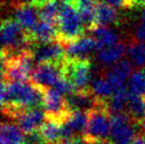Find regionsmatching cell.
<instances>
[{"label":"cell","mask_w":145,"mask_h":144,"mask_svg":"<svg viewBox=\"0 0 145 144\" xmlns=\"http://www.w3.org/2000/svg\"><path fill=\"white\" fill-rule=\"evenodd\" d=\"M119 21V12L116 7L107 2H97V13H95V24L108 27Z\"/></svg>","instance_id":"obj_20"},{"label":"cell","mask_w":145,"mask_h":144,"mask_svg":"<svg viewBox=\"0 0 145 144\" xmlns=\"http://www.w3.org/2000/svg\"><path fill=\"white\" fill-rule=\"evenodd\" d=\"M105 2L111 4L116 8H124L129 9L133 8V1L131 0H104Z\"/></svg>","instance_id":"obj_29"},{"label":"cell","mask_w":145,"mask_h":144,"mask_svg":"<svg viewBox=\"0 0 145 144\" xmlns=\"http://www.w3.org/2000/svg\"><path fill=\"white\" fill-rule=\"evenodd\" d=\"M86 143V142H85ZM86 144H113L111 142V140H97V141H92V142H89V143H86Z\"/></svg>","instance_id":"obj_30"},{"label":"cell","mask_w":145,"mask_h":144,"mask_svg":"<svg viewBox=\"0 0 145 144\" xmlns=\"http://www.w3.org/2000/svg\"><path fill=\"white\" fill-rule=\"evenodd\" d=\"M126 112L133 120L135 123H139L145 115V98L129 92Z\"/></svg>","instance_id":"obj_25"},{"label":"cell","mask_w":145,"mask_h":144,"mask_svg":"<svg viewBox=\"0 0 145 144\" xmlns=\"http://www.w3.org/2000/svg\"><path fill=\"white\" fill-rule=\"evenodd\" d=\"M42 139L46 143L61 144V123L47 119L39 128Z\"/></svg>","instance_id":"obj_23"},{"label":"cell","mask_w":145,"mask_h":144,"mask_svg":"<svg viewBox=\"0 0 145 144\" xmlns=\"http://www.w3.org/2000/svg\"><path fill=\"white\" fill-rule=\"evenodd\" d=\"M88 124L82 137L84 142L89 143L97 140H107L111 129V113L106 107V102L89 109Z\"/></svg>","instance_id":"obj_5"},{"label":"cell","mask_w":145,"mask_h":144,"mask_svg":"<svg viewBox=\"0 0 145 144\" xmlns=\"http://www.w3.org/2000/svg\"><path fill=\"white\" fill-rule=\"evenodd\" d=\"M56 26L58 31L57 40L64 45L69 44L83 36L85 27L74 2L61 3Z\"/></svg>","instance_id":"obj_4"},{"label":"cell","mask_w":145,"mask_h":144,"mask_svg":"<svg viewBox=\"0 0 145 144\" xmlns=\"http://www.w3.org/2000/svg\"><path fill=\"white\" fill-rule=\"evenodd\" d=\"M35 58L31 49L24 50L13 56L1 55V74L2 81L8 83L27 82L31 80L34 70Z\"/></svg>","instance_id":"obj_2"},{"label":"cell","mask_w":145,"mask_h":144,"mask_svg":"<svg viewBox=\"0 0 145 144\" xmlns=\"http://www.w3.org/2000/svg\"><path fill=\"white\" fill-rule=\"evenodd\" d=\"M61 8V3L58 0H46L37 5L39 18L44 21H49V22L57 24Z\"/></svg>","instance_id":"obj_24"},{"label":"cell","mask_w":145,"mask_h":144,"mask_svg":"<svg viewBox=\"0 0 145 144\" xmlns=\"http://www.w3.org/2000/svg\"><path fill=\"white\" fill-rule=\"evenodd\" d=\"M126 51H127V46L123 43H119L114 46L99 50L97 54V60L102 65L111 66L119 60H121Z\"/></svg>","instance_id":"obj_18"},{"label":"cell","mask_w":145,"mask_h":144,"mask_svg":"<svg viewBox=\"0 0 145 144\" xmlns=\"http://www.w3.org/2000/svg\"><path fill=\"white\" fill-rule=\"evenodd\" d=\"M126 54L128 60L137 68H145V41H131L127 46Z\"/></svg>","instance_id":"obj_26"},{"label":"cell","mask_w":145,"mask_h":144,"mask_svg":"<svg viewBox=\"0 0 145 144\" xmlns=\"http://www.w3.org/2000/svg\"><path fill=\"white\" fill-rule=\"evenodd\" d=\"M31 51L37 64L63 63L66 60L65 45L59 40H53L49 43H34V46H31Z\"/></svg>","instance_id":"obj_10"},{"label":"cell","mask_w":145,"mask_h":144,"mask_svg":"<svg viewBox=\"0 0 145 144\" xmlns=\"http://www.w3.org/2000/svg\"><path fill=\"white\" fill-rule=\"evenodd\" d=\"M66 58L70 60H89V55L97 50V41L92 36H82L65 45Z\"/></svg>","instance_id":"obj_11"},{"label":"cell","mask_w":145,"mask_h":144,"mask_svg":"<svg viewBox=\"0 0 145 144\" xmlns=\"http://www.w3.org/2000/svg\"><path fill=\"white\" fill-rule=\"evenodd\" d=\"M1 41L2 52L1 55H16L24 50L31 49L32 40L28 32L24 30L17 20L4 19L1 24Z\"/></svg>","instance_id":"obj_3"},{"label":"cell","mask_w":145,"mask_h":144,"mask_svg":"<svg viewBox=\"0 0 145 144\" xmlns=\"http://www.w3.org/2000/svg\"><path fill=\"white\" fill-rule=\"evenodd\" d=\"M0 144H24V132L19 125L3 122L0 128Z\"/></svg>","instance_id":"obj_22"},{"label":"cell","mask_w":145,"mask_h":144,"mask_svg":"<svg viewBox=\"0 0 145 144\" xmlns=\"http://www.w3.org/2000/svg\"><path fill=\"white\" fill-rule=\"evenodd\" d=\"M54 89L57 92H59L61 94H63L64 96H68L71 93L75 92V88L73 86L72 82L69 79H67L66 76H63L61 80L57 82L55 86H54Z\"/></svg>","instance_id":"obj_28"},{"label":"cell","mask_w":145,"mask_h":144,"mask_svg":"<svg viewBox=\"0 0 145 144\" xmlns=\"http://www.w3.org/2000/svg\"><path fill=\"white\" fill-rule=\"evenodd\" d=\"M64 62L39 63L33 70L30 81L44 90L54 87L57 82L64 76Z\"/></svg>","instance_id":"obj_8"},{"label":"cell","mask_w":145,"mask_h":144,"mask_svg":"<svg viewBox=\"0 0 145 144\" xmlns=\"http://www.w3.org/2000/svg\"><path fill=\"white\" fill-rule=\"evenodd\" d=\"M127 89L130 93L145 98V69L131 73L127 81Z\"/></svg>","instance_id":"obj_27"},{"label":"cell","mask_w":145,"mask_h":144,"mask_svg":"<svg viewBox=\"0 0 145 144\" xmlns=\"http://www.w3.org/2000/svg\"><path fill=\"white\" fill-rule=\"evenodd\" d=\"M14 17H15V20H17L18 24L28 33L40 20L38 9L32 1L20 2L17 4L14 9Z\"/></svg>","instance_id":"obj_13"},{"label":"cell","mask_w":145,"mask_h":144,"mask_svg":"<svg viewBox=\"0 0 145 144\" xmlns=\"http://www.w3.org/2000/svg\"><path fill=\"white\" fill-rule=\"evenodd\" d=\"M15 119L24 134L29 135L33 132L39 130L41 125L47 120V115L41 107L29 108L19 112Z\"/></svg>","instance_id":"obj_12"},{"label":"cell","mask_w":145,"mask_h":144,"mask_svg":"<svg viewBox=\"0 0 145 144\" xmlns=\"http://www.w3.org/2000/svg\"><path fill=\"white\" fill-rule=\"evenodd\" d=\"M44 89L33 84L32 82L1 83V105L2 112L15 119L17 115L29 108L44 106Z\"/></svg>","instance_id":"obj_1"},{"label":"cell","mask_w":145,"mask_h":144,"mask_svg":"<svg viewBox=\"0 0 145 144\" xmlns=\"http://www.w3.org/2000/svg\"><path fill=\"white\" fill-rule=\"evenodd\" d=\"M65 144H86L84 142V140H78V139H74V140H71V141H69V142H67V143H65Z\"/></svg>","instance_id":"obj_32"},{"label":"cell","mask_w":145,"mask_h":144,"mask_svg":"<svg viewBox=\"0 0 145 144\" xmlns=\"http://www.w3.org/2000/svg\"><path fill=\"white\" fill-rule=\"evenodd\" d=\"M133 5H139V7H145V0H131Z\"/></svg>","instance_id":"obj_31"},{"label":"cell","mask_w":145,"mask_h":144,"mask_svg":"<svg viewBox=\"0 0 145 144\" xmlns=\"http://www.w3.org/2000/svg\"><path fill=\"white\" fill-rule=\"evenodd\" d=\"M77 11L81 15L85 29L90 30L95 24V13H97V0H75Z\"/></svg>","instance_id":"obj_21"},{"label":"cell","mask_w":145,"mask_h":144,"mask_svg":"<svg viewBox=\"0 0 145 144\" xmlns=\"http://www.w3.org/2000/svg\"><path fill=\"white\" fill-rule=\"evenodd\" d=\"M91 36L95 39L97 51L104 48H108L120 43V36L113 29L104 26H94L88 30Z\"/></svg>","instance_id":"obj_17"},{"label":"cell","mask_w":145,"mask_h":144,"mask_svg":"<svg viewBox=\"0 0 145 144\" xmlns=\"http://www.w3.org/2000/svg\"><path fill=\"white\" fill-rule=\"evenodd\" d=\"M66 100L68 102L69 107L72 111L73 110L88 111L89 109L95 107L101 103H104L103 101L97 100V98L93 96L90 89L73 92L70 96H66Z\"/></svg>","instance_id":"obj_15"},{"label":"cell","mask_w":145,"mask_h":144,"mask_svg":"<svg viewBox=\"0 0 145 144\" xmlns=\"http://www.w3.org/2000/svg\"><path fill=\"white\" fill-rule=\"evenodd\" d=\"M24 144H31V143H29V142H24Z\"/></svg>","instance_id":"obj_34"},{"label":"cell","mask_w":145,"mask_h":144,"mask_svg":"<svg viewBox=\"0 0 145 144\" xmlns=\"http://www.w3.org/2000/svg\"><path fill=\"white\" fill-rule=\"evenodd\" d=\"M28 34L32 43H49L58 38L56 24L41 19Z\"/></svg>","instance_id":"obj_16"},{"label":"cell","mask_w":145,"mask_h":144,"mask_svg":"<svg viewBox=\"0 0 145 144\" xmlns=\"http://www.w3.org/2000/svg\"><path fill=\"white\" fill-rule=\"evenodd\" d=\"M131 63L129 60H121L116 64L110 66L108 70H106L104 75L110 81V83L114 86L116 91L119 89L125 88L126 81H128L129 76L131 75Z\"/></svg>","instance_id":"obj_14"},{"label":"cell","mask_w":145,"mask_h":144,"mask_svg":"<svg viewBox=\"0 0 145 144\" xmlns=\"http://www.w3.org/2000/svg\"><path fill=\"white\" fill-rule=\"evenodd\" d=\"M44 109L47 115V119L54 120L63 123L68 119L72 110L70 109L66 96L57 92L55 89L49 88L44 91Z\"/></svg>","instance_id":"obj_9"},{"label":"cell","mask_w":145,"mask_h":144,"mask_svg":"<svg viewBox=\"0 0 145 144\" xmlns=\"http://www.w3.org/2000/svg\"><path fill=\"white\" fill-rule=\"evenodd\" d=\"M95 73V67L90 60H70L64 62V76L72 82L75 91L88 90L92 76Z\"/></svg>","instance_id":"obj_6"},{"label":"cell","mask_w":145,"mask_h":144,"mask_svg":"<svg viewBox=\"0 0 145 144\" xmlns=\"http://www.w3.org/2000/svg\"><path fill=\"white\" fill-rule=\"evenodd\" d=\"M136 124L127 112H118L111 115L110 139L113 144H133L137 137Z\"/></svg>","instance_id":"obj_7"},{"label":"cell","mask_w":145,"mask_h":144,"mask_svg":"<svg viewBox=\"0 0 145 144\" xmlns=\"http://www.w3.org/2000/svg\"><path fill=\"white\" fill-rule=\"evenodd\" d=\"M61 3H71V2H74L75 0H58Z\"/></svg>","instance_id":"obj_33"},{"label":"cell","mask_w":145,"mask_h":144,"mask_svg":"<svg viewBox=\"0 0 145 144\" xmlns=\"http://www.w3.org/2000/svg\"><path fill=\"white\" fill-rule=\"evenodd\" d=\"M90 90L97 100L106 102L116 92V88L105 75L94 76L90 83Z\"/></svg>","instance_id":"obj_19"}]
</instances>
